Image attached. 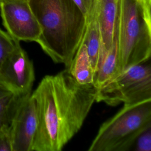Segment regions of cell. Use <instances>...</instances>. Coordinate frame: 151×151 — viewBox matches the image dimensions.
I'll return each mask as SVG.
<instances>
[{
	"label": "cell",
	"instance_id": "1",
	"mask_svg": "<svg viewBox=\"0 0 151 151\" xmlns=\"http://www.w3.org/2000/svg\"><path fill=\"white\" fill-rule=\"evenodd\" d=\"M97 88L81 84L67 68L44 76L31 95L38 126L32 151H60L80 130L93 104Z\"/></svg>",
	"mask_w": 151,
	"mask_h": 151
},
{
	"label": "cell",
	"instance_id": "2",
	"mask_svg": "<svg viewBox=\"0 0 151 151\" xmlns=\"http://www.w3.org/2000/svg\"><path fill=\"white\" fill-rule=\"evenodd\" d=\"M28 1L41 29L36 42L54 62L68 68L83 38L86 17L73 0Z\"/></svg>",
	"mask_w": 151,
	"mask_h": 151
},
{
	"label": "cell",
	"instance_id": "3",
	"mask_svg": "<svg viewBox=\"0 0 151 151\" xmlns=\"http://www.w3.org/2000/svg\"><path fill=\"white\" fill-rule=\"evenodd\" d=\"M150 8L151 0H120L118 74L150 59Z\"/></svg>",
	"mask_w": 151,
	"mask_h": 151
},
{
	"label": "cell",
	"instance_id": "4",
	"mask_svg": "<svg viewBox=\"0 0 151 151\" xmlns=\"http://www.w3.org/2000/svg\"><path fill=\"white\" fill-rule=\"evenodd\" d=\"M151 126V100L124 104L100 127L88 151H127L145 129Z\"/></svg>",
	"mask_w": 151,
	"mask_h": 151
},
{
	"label": "cell",
	"instance_id": "5",
	"mask_svg": "<svg viewBox=\"0 0 151 151\" xmlns=\"http://www.w3.org/2000/svg\"><path fill=\"white\" fill-rule=\"evenodd\" d=\"M151 100L150 60L132 65L97 89L96 101L115 106Z\"/></svg>",
	"mask_w": 151,
	"mask_h": 151
},
{
	"label": "cell",
	"instance_id": "6",
	"mask_svg": "<svg viewBox=\"0 0 151 151\" xmlns=\"http://www.w3.org/2000/svg\"><path fill=\"white\" fill-rule=\"evenodd\" d=\"M34 80L32 62L16 41L14 49L0 67V83L15 96L24 97L32 93Z\"/></svg>",
	"mask_w": 151,
	"mask_h": 151
},
{
	"label": "cell",
	"instance_id": "7",
	"mask_svg": "<svg viewBox=\"0 0 151 151\" xmlns=\"http://www.w3.org/2000/svg\"><path fill=\"white\" fill-rule=\"evenodd\" d=\"M0 14L4 27L14 40L37 42L40 37V24L28 0L0 2Z\"/></svg>",
	"mask_w": 151,
	"mask_h": 151
},
{
	"label": "cell",
	"instance_id": "8",
	"mask_svg": "<svg viewBox=\"0 0 151 151\" xmlns=\"http://www.w3.org/2000/svg\"><path fill=\"white\" fill-rule=\"evenodd\" d=\"M31 94L21 100L11 122V151H32L38 115L35 101Z\"/></svg>",
	"mask_w": 151,
	"mask_h": 151
},
{
	"label": "cell",
	"instance_id": "9",
	"mask_svg": "<svg viewBox=\"0 0 151 151\" xmlns=\"http://www.w3.org/2000/svg\"><path fill=\"white\" fill-rule=\"evenodd\" d=\"M95 9L101 41L99 63L100 59L111 47L118 28L120 0H97Z\"/></svg>",
	"mask_w": 151,
	"mask_h": 151
},
{
	"label": "cell",
	"instance_id": "10",
	"mask_svg": "<svg viewBox=\"0 0 151 151\" xmlns=\"http://www.w3.org/2000/svg\"><path fill=\"white\" fill-rule=\"evenodd\" d=\"M116 31L111 47L99 61L93 84L97 89L102 87L118 74L119 54Z\"/></svg>",
	"mask_w": 151,
	"mask_h": 151
},
{
	"label": "cell",
	"instance_id": "11",
	"mask_svg": "<svg viewBox=\"0 0 151 151\" xmlns=\"http://www.w3.org/2000/svg\"><path fill=\"white\" fill-rule=\"evenodd\" d=\"M67 68L78 83L84 85L93 84L95 74L83 38L70 66Z\"/></svg>",
	"mask_w": 151,
	"mask_h": 151
},
{
	"label": "cell",
	"instance_id": "12",
	"mask_svg": "<svg viewBox=\"0 0 151 151\" xmlns=\"http://www.w3.org/2000/svg\"><path fill=\"white\" fill-rule=\"evenodd\" d=\"M86 19V25L83 39L86 44L87 52L94 74H96L98 68L101 43L100 31L97 19L96 9L91 15L87 17Z\"/></svg>",
	"mask_w": 151,
	"mask_h": 151
},
{
	"label": "cell",
	"instance_id": "13",
	"mask_svg": "<svg viewBox=\"0 0 151 151\" xmlns=\"http://www.w3.org/2000/svg\"><path fill=\"white\" fill-rule=\"evenodd\" d=\"M16 40L0 28V67L5 58L14 49Z\"/></svg>",
	"mask_w": 151,
	"mask_h": 151
},
{
	"label": "cell",
	"instance_id": "14",
	"mask_svg": "<svg viewBox=\"0 0 151 151\" xmlns=\"http://www.w3.org/2000/svg\"><path fill=\"white\" fill-rule=\"evenodd\" d=\"M132 147L134 151L151 150V126L145 129L136 137Z\"/></svg>",
	"mask_w": 151,
	"mask_h": 151
},
{
	"label": "cell",
	"instance_id": "15",
	"mask_svg": "<svg viewBox=\"0 0 151 151\" xmlns=\"http://www.w3.org/2000/svg\"><path fill=\"white\" fill-rule=\"evenodd\" d=\"M0 151H11L10 125L0 126Z\"/></svg>",
	"mask_w": 151,
	"mask_h": 151
},
{
	"label": "cell",
	"instance_id": "16",
	"mask_svg": "<svg viewBox=\"0 0 151 151\" xmlns=\"http://www.w3.org/2000/svg\"><path fill=\"white\" fill-rule=\"evenodd\" d=\"M87 17L95 10L97 0H73Z\"/></svg>",
	"mask_w": 151,
	"mask_h": 151
},
{
	"label": "cell",
	"instance_id": "17",
	"mask_svg": "<svg viewBox=\"0 0 151 151\" xmlns=\"http://www.w3.org/2000/svg\"><path fill=\"white\" fill-rule=\"evenodd\" d=\"M9 1V0H0V2H4V1Z\"/></svg>",
	"mask_w": 151,
	"mask_h": 151
}]
</instances>
